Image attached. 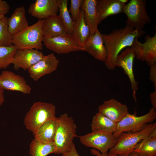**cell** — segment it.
I'll return each mask as SVG.
<instances>
[{"label":"cell","instance_id":"f35d334b","mask_svg":"<svg viewBox=\"0 0 156 156\" xmlns=\"http://www.w3.org/2000/svg\"><path fill=\"white\" fill-rule=\"evenodd\" d=\"M5 15H0V21L5 17Z\"/></svg>","mask_w":156,"mask_h":156},{"label":"cell","instance_id":"74e56055","mask_svg":"<svg viewBox=\"0 0 156 156\" xmlns=\"http://www.w3.org/2000/svg\"><path fill=\"white\" fill-rule=\"evenodd\" d=\"M107 156H120L118 155L112 154L109 152L107 153Z\"/></svg>","mask_w":156,"mask_h":156},{"label":"cell","instance_id":"f1b7e54d","mask_svg":"<svg viewBox=\"0 0 156 156\" xmlns=\"http://www.w3.org/2000/svg\"><path fill=\"white\" fill-rule=\"evenodd\" d=\"M8 19L5 16L0 21V47H8L12 45V36L8 30Z\"/></svg>","mask_w":156,"mask_h":156},{"label":"cell","instance_id":"44dd1931","mask_svg":"<svg viewBox=\"0 0 156 156\" xmlns=\"http://www.w3.org/2000/svg\"><path fill=\"white\" fill-rule=\"evenodd\" d=\"M42 31L45 37H54L68 34L57 15L44 20Z\"/></svg>","mask_w":156,"mask_h":156},{"label":"cell","instance_id":"e575fe53","mask_svg":"<svg viewBox=\"0 0 156 156\" xmlns=\"http://www.w3.org/2000/svg\"><path fill=\"white\" fill-rule=\"evenodd\" d=\"M90 151L92 155L96 156H107V153H102L99 151L95 149L92 148L91 150Z\"/></svg>","mask_w":156,"mask_h":156},{"label":"cell","instance_id":"4dcf8cb0","mask_svg":"<svg viewBox=\"0 0 156 156\" xmlns=\"http://www.w3.org/2000/svg\"><path fill=\"white\" fill-rule=\"evenodd\" d=\"M149 78L153 83L155 91L156 92V64L150 67Z\"/></svg>","mask_w":156,"mask_h":156},{"label":"cell","instance_id":"1f68e13d","mask_svg":"<svg viewBox=\"0 0 156 156\" xmlns=\"http://www.w3.org/2000/svg\"><path fill=\"white\" fill-rule=\"evenodd\" d=\"M10 7L5 1L0 0V15H5L9 11Z\"/></svg>","mask_w":156,"mask_h":156},{"label":"cell","instance_id":"7c38bea8","mask_svg":"<svg viewBox=\"0 0 156 156\" xmlns=\"http://www.w3.org/2000/svg\"><path fill=\"white\" fill-rule=\"evenodd\" d=\"M0 87L4 90L21 92L29 94L30 86L24 77L10 71H3L0 74Z\"/></svg>","mask_w":156,"mask_h":156},{"label":"cell","instance_id":"277c9868","mask_svg":"<svg viewBox=\"0 0 156 156\" xmlns=\"http://www.w3.org/2000/svg\"><path fill=\"white\" fill-rule=\"evenodd\" d=\"M156 131V122L149 124L143 130L135 133H124L117 139L116 144L109 153L120 156H129L136 145Z\"/></svg>","mask_w":156,"mask_h":156},{"label":"cell","instance_id":"836d02e7","mask_svg":"<svg viewBox=\"0 0 156 156\" xmlns=\"http://www.w3.org/2000/svg\"><path fill=\"white\" fill-rule=\"evenodd\" d=\"M150 97L152 107L156 110V92L154 91L151 92Z\"/></svg>","mask_w":156,"mask_h":156},{"label":"cell","instance_id":"d4e9b609","mask_svg":"<svg viewBox=\"0 0 156 156\" xmlns=\"http://www.w3.org/2000/svg\"><path fill=\"white\" fill-rule=\"evenodd\" d=\"M117 124L98 112L93 117L91 126L92 131H101L113 134L116 130Z\"/></svg>","mask_w":156,"mask_h":156},{"label":"cell","instance_id":"ffe728a7","mask_svg":"<svg viewBox=\"0 0 156 156\" xmlns=\"http://www.w3.org/2000/svg\"><path fill=\"white\" fill-rule=\"evenodd\" d=\"M8 29L12 36L24 30L29 26L24 6L16 8L8 19Z\"/></svg>","mask_w":156,"mask_h":156},{"label":"cell","instance_id":"d590c367","mask_svg":"<svg viewBox=\"0 0 156 156\" xmlns=\"http://www.w3.org/2000/svg\"><path fill=\"white\" fill-rule=\"evenodd\" d=\"M4 90L0 87V107L4 103Z\"/></svg>","mask_w":156,"mask_h":156},{"label":"cell","instance_id":"9c48e42d","mask_svg":"<svg viewBox=\"0 0 156 156\" xmlns=\"http://www.w3.org/2000/svg\"><path fill=\"white\" fill-rule=\"evenodd\" d=\"M135 38L131 47L138 60L145 62L150 67L156 64V34L153 37L146 35L143 43Z\"/></svg>","mask_w":156,"mask_h":156},{"label":"cell","instance_id":"603a6c76","mask_svg":"<svg viewBox=\"0 0 156 156\" xmlns=\"http://www.w3.org/2000/svg\"><path fill=\"white\" fill-rule=\"evenodd\" d=\"M58 118L49 119L40 127L34 138L44 143L53 142L58 124Z\"/></svg>","mask_w":156,"mask_h":156},{"label":"cell","instance_id":"8992f818","mask_svg":"<svg viewBox=\"0 0 156 156\" xmlns=\"http://www.w3.org/2000/svg\"><path fill=\"white\" fill-rule=\"evenodd\" d=\"M156 110L152 107L147 113L140 116L127 114L117 123L116 130L113 134L114 136L117 139L122 133H135L143 130L156 119Z\"/></svg>","mask_w":156,"mask_h":156},{"label":"cell","instance_id":"7a4b0ae2","mask_svg":"<svg viewBox=\"0 0 156 156\" xmlns=\"http://www.w3.org/2000/svg\"><path fill=\"white\" fill-rule=\"evenodd\" d=\"M58 122L53 142L55 154H62L68 151L76 135L77 126L73 118L65 113L58 118Z\"/></svg>","mask_w":156,"mask_h":156},{"label":"cell","instance_id":"ba28073f","mask_svg":"<svg viewBox=\"0 0 156 156\" xmlns=\"http://www.w3.org/2000/svg\"><path fill=\"white\" fill-rule=\"evenodd\" d=\"M79 136L81 143L88 147L95 149L103 154H106L116 144L117 140L113 133L101 131H94Z\"/></svg>","mask_w":156,"mask_h":156},{"label":"cell","instance_id":"7402d4cb","mask_svg":"<svg viewBox=\"0 0 156 156\" xmlns=\"http://www.w3.org/2000/svg\"><path fill=\"white\" fill-rule=\"evenodd\" d=\"M96 0H83L81 9L83 11L86 22L89 27L90 36L98 29L99 24L96 8Z\"/></svg>","mask_w":156,"mask_h":156},{"label":"cell","instance_id":"e0dca14e","mask_svg":"<svg viewBox=\"0 0 156 156\" xmlns=\"http://www.w3.org/2000/svg\"><path fill=\"white\" fill-rule=\"evenodd\" d=\"M82 51H86L95 59L102 62L107 56L102 34L98 29L92 36H90Z\"/></svg>","mask_w":156,"mask_h":156},{"label":"cell","instance_id":"8fae6325","mask_svg":"<svg viewBox=\"0 0 156 156\" xmlns=\"http://www.w3.org/2000/svg\"><path fill=\"white\" fill-rule=\"evenodd\" d=\"M43 42L47 49L58 54L80 51L72 36L69 34L54 37H44Z\"/></svg>","mask_w":156,"mask_h":156},{"label":"cell","instance_id":"8d00e7d4","mask_svg":"<svg viewBox=\"0 0 156 156\" xmlns=\"http://www.w3.org/2000/svg\"><path fill=\"white\" fill-rule=\"evenodd\" d=\"M129 156H142L140 155L134 151H132Z\"/></svg>","mask_w":156,"mask_h":156},{"label":"cell","instance_id":"83f0119b","mask_svg":"<svg viewBox=\"0 0 156 156\" xmlns=\"http://www.w3.org/2000/svg\"><path fill=\"white\" fill-rule=\"evenodd\" d=\"M16 48L13 45L0 47V70L6 69L12 64Z\"/></svg>","mask_w":156,"mask_h":156},{"label":"cell","instance_id":"30bf717a","mask_svg":"<svg viewBox=\"0 0 156 156\" xmlns=\"http://www.w3.org/2000/svg\"><path fill=\"white\" fill-rule=\"evenodd\" d=\"M135 56L134 51L131 47H127L117 56L116 66L122 68L128 76L131 84L132 96L135 101L137 102L136 94L138 88V83L135 79L133 69V62Z\"/></svg>","mask_w":156,"mask_h":156},{"label":"cell","instance_id":"cb8c5ba5","mask_svg":"<svg viewBox=\"0 0 156 156\" xmlns=\"http://www.w3.org/2000/svg\"><path fill=\"white\" fill-rule=\"evenodd\" d=\"M133 151L142 156H156V131L139 142Z\"/></svg>","mask_w":156,"mask_h":156},{"label":"cell","instance_id":"5bb4252c","mask_svg":"<svg viewBox=\"0 0 156 156\" xmlns=\"http://www.w3.org/2000/svg\"><path fill=\"white\" fill-rule=\"evenodd\" d=\"M42 52L37 49H17L12 61L14 69L21 68L25 71L37 63L44 56Z\"/></svg>","mask_w":156,"mask_h":156},{"label":"cell","instance_id":"2e32d148","mask_svg":"<svg viewBox=\"0 0 156 156\" xmlns=\"http://www.w3.org/2000/svg\"><path fill=\"white\" fill-rule=\"evenodd\" d=\"M98 112L117 123L129 113L127 105L114 98L104 101L99 106Z\"/></svg>","mask_w":156,"mask_h":156},{"label":"cell","instance_id":"f546056e","mask_svg":"<svg viewBox=\"0 0 156 156\" xmlns=\"http://www.w3.org/2000/svg\"><path fill=\"white\" fill-rule=\"evenodd\" d=\"M70 1L71 5L69 12L71 14L72 20L75 22L79 16L81 10L80 9L83 0H71Z\"/></svg>","mask_w":156,"mask_h":156},{"label":"cell","instance_id":"4fadbf2b","mask_svg":"<svg viewBox=\"0 0 156 156\" xmlns=\"http://www.w3.org/2000/svg\"><path fill=\"white\" fill-rule=\"evenodd\" d=\"M59 61L53 53L44 56L37 63L30 67L27 70L30 77L35 81L42 77L55 71Z\"/></svg>","mask_w":156,"mask_h":156},{"label":"cell","instance_id":"5b68a950","mask_svg":"<svg viewBox=\"0 0 156 156\" xmlns=\"http://www.w3.org/2000/svg\"><path fill=\"white\" fill-rule=\"evenodd\" d=\"M55 114V107L52 103L36 102L26 114L24 125L34 135L45 122L56 117Z\"/></svg>","mask_w":156,"mask_h":156},{"label":"cell","instance_id":"ac0fdd59","mask_svg":"<svg viewBox=\"0 0 156 156\" xmlns=\"http://www.w3.org/2000/svg\"><path fill=\"white\" fill-rule=\"evenodd\" d=\"M72 36L80 51H82L90 36V29L86 20L84 12L82 10H81L78 18L74 22Z\"/></svg>","mask_w":156,"mask_h":156},{"label":"cell","instance_id":"52a82bcc","mask_svg":"<svg viewBox=\"0 0 156 156\" xmlns=\"http://www.w3.org/2000/svg\"><path fill=\"white\" fill-rule=\"evenodd\" d=\"M145 0H131L125 5L123 12L126 15V21L128 25L140 32L143 31L145 26L151 22L146 8Z\"/></svg>","mask_w":156,"mask_h":156},{"label":"cell","instance_id":"d6a6232c","mask_svg":"<svg viewBox=\"0 0 156 156\" xmlns=\"http://www.w3.org/2000/svg\"><path fill=\"white\" fill-rule=\"evenodd\" d=\"M62 155V156H79L73 143L72 144L70 150Z\"/></svg>","mask_w":156,"mask_h":156},{"label":"cell","instance_id":"4316f807","mask_svg":"<svg viewBox=\"0 0 156 156\" xmlns=\"http://www.w3.org/2000/svg\"><path fill=\"white\" fill-rule=\"evenodd\" d=\"M68 0H58L59 14L58 15L68 34L72 36L74 22L68 9Z\"/></svg>","mask_w":156,"mask_h":156},{"label":"cell","instance_id":"d6986e66","mask_svg":"<svg viewBox=\"0 0 156 156\" xmlns=\"http://www.w3.org/2000/svg\"><path fill=\"white\" fill-rule=\"evenodd\" d=\"M126 4L120 0H96L99 24L109 16L123 12Z\"/></svg>","mask_w":156,"mask_h":156},{"label":"cell","instance_id":"3957f363","mask_svg":"<svg viewBox=\"0 0 156 156\" xmlns=\"http://www.w3.org/2000/svg\"><path fill=\"white\" fill-rule=\"evenodd\" d=\"M44 20H39L24 30L12 35V43L18 50L43 49Z\"/></svg>","mask_w":156,"mask_h":156},{"label":"cell","instance_id":"9a60e30c","mask_svg":"<svg viewBox=\"0 0 156 156\" xmlns=\"http://www.w3.org/2000/svg\"><path fill=\"white\" fill-rule=\"evenodd\" d=\"M28 13L39 20H44L57 15L58 0H36L30 5Z\"/></svg>","mask_w":156,"mask_h":156},{"label":"cell","instance_id":"6da1fadb","mask_svg":"<svg viewBox=\"0 0 156 156\" xmlns=\"http://www.w3.org/2000/svg\"><path fill=\"white\" fill-rule=\"evenodd\" d=\"M145 33L126 25L123 28L113 30L108 34H102L107 55L104 62L107 68L110 70H114L116 67V58L120 51L125 48L130 47L135 38Z\"/></svg>","mask_w":156,"mask_h":156},{"label":"cell","instance_id":"484cf974","mask_svg":"<svg viewBox=\"0 0 156 156\" xmlns=\"http://www.w3.org/2000/svg\"><path fill=\"white\" fill-rule=\"evenodd\" d=\"M30 156H47L55 153V149L53 142L44 143L34 138L29 145Z\"/></svg>","mask_w":156,"mask_h":156}]
</instances>
